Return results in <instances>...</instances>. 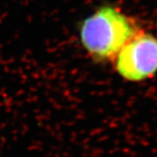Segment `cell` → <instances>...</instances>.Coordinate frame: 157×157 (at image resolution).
<instances>
[{
    "label": "cell",
    "instance_id": "obj_1",
    "mask_svg": "<svg viewBox=\"0 0 157 157\" xmlns=\"http://www.w3.org/2000/svg\"><path fill=\"white\" fill-rule=\"evenodd\" d=\"M141 29L117 7L104 6L80 24L79 38L87 56L98 63L113 62L124 45Z\"/></svg>",
    "mask_w": 157,
    "mask_h": 157
},
{
    "label": "cell",
    "instance_id": "obj_2",
    "mask_svg": "<svg viewBox=\"0 0 157 157\" xmlns=\"http://www.w3.org/2000/svg\"><path fill=\"white\" fill-rule=\"evenodd\" d=\"M113 63L126 80L140 82L151 78L157 72V38L141 29L121 49Z\"/></svg>",
    "mask_w": 157,
    "mask_h": 157
}]
</instances>
